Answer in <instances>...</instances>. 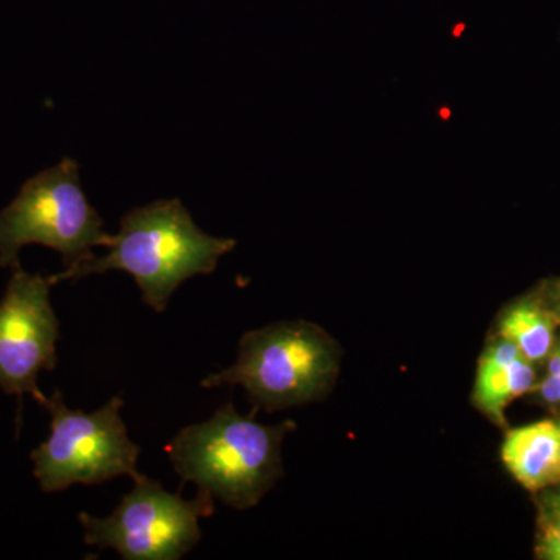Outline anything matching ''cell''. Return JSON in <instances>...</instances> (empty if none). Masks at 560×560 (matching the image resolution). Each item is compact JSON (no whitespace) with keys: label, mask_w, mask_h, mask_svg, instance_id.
Returning a JSON list of instances; mask_svg holds the SVG:
<instances>
[{"label":"cell","mask_w":560,"mask_h":560,"mask_svg":"<svg viewBox=\"0 0 560 560\" xmlns=\"http://www.w3.org/2000/svg\"><path fill=\"white\" fill-rule=\"evenodd\" d=\"M234 246L232 238L212 237L200 230L179 200L154 201L121 217L108 254L49 278L55 285L108 271L128 272L142 291L143 302L162 313L180 283L212 275Z\"/></svg>","instance_id":"cell-1"},{"label":"cell","mask_w":560,"mask_h":560,"mask_svg":"<svg viewBox=\"0 0 560 560\" xmlns=\"http://www.w3.org/2000/svg\"><path fill=\"white\" fill-rule=\"evenodd\" d=\"M291 430V422L261 425L228 401L206 422L180 430L165 452L183 482H195L235 510H248L282 475L280 445Z\"/></svg>","instance_id":"cell-2"},{"label":"cell","mask_w":560,"mask_h":560,"mask_svg":"<svg viewBox=\"0 0 560 560\" xmlns=\"http://www.w3.org/2000/svg\"><path fill=\"white\" fill-rule=\"evenodd\" d=\"M338 361L337 342L315 324H272L246 334L235 364L208 375L201 386L242 385L257 408L283 410L323 399L337 378Z\"/></svg>","instance_id":"cell-3"},{"label":"cell","mask_w":560,"mask_h":560,"mask_svg":"<svg viewBox=\"0 0 560 560\" xmlns=\"http://www.w3.org/2000/svg\"><path fill=\"white\" fill-rule=\"evenodd\" d=\"M103 228L105 221L81 189L79 164L65 158L28 179L0 210V267L16 270L24 246L43 245L72 270L94 257L95 246L108 248L113 235Z\"/></svg>","instance_id":"cell-4"},{"label":"cell","mask_w":560,"mask_h":560,"mask_svg":"<svg viewBox=\"0 0 560 560\" xmlns=\"http://www.w3.org/2000/svg\"><path fill=\"white\" fill-rule=\"evenodd\" d=\"M40 407L50 412V436L31 458L44 492H62L73 485L98 486L121 475L132 480L142 477L140 447L120 418V397H113L101 410L83 412L70 410L57 389Z\"/></svg>","instance_id":"cell-5"},{"label":"cell","mask_w":560,"mask_h":560,"mask_svg":"<svg viewBox=\"0 0 560 560\" xmlns=\"http://www.w3.org/2000/svg\"><path fill=\"white\" fill-rule=\"evenodd\" d=\"M108 517L81 512L84 541L101 550H116L127 560H178L201 540V518L215 512L213 495L198 490L191 500L140 477Z\"/></svg>","instance_id":"cell-6"},{"label":"cell","mask_w":560,"mask_h":560,"mask_svg":"<svg viewBox=\"0 0 560 560\" xmlns=\"http://www.w3.org/2000/svg\"><path fill=\"white\" fill-rule=\"evenodd\" d=\"M50 278L13 270L0 301V388L20 400L25 394L43 405L40 371L57 368L60 323L50 304Z\"/></svg>","instance_id":"cell-7"},{"label":"cell","mask_w":560,"mask_h":560,"mask_svg":"<svg viewBox=\"0 0 560 560\" xmlns=\"http://www.w3.org/2000/svg\"><path fill=\"white\" fill-rule=\"evenodd\" d=\"M537 385L534 364L512 342L499 338L488 346L478 364L474 401L486 416L504 422V410Z\"/></svg>","instance_id":"cell-8"},{"label":"cell","mask_w":560,"mask_h":560,"mask_svg":"<svg viewBox=\"0 0 560 560\" xmlns=\"http://www.w3.org/2000/svg\"><path fill=\"white\" fill-rule=\"evenodd\" d=\"M501 458L523 488L540 492L560 482V425L552 420L508 431Z\"/></svg>","instance_id":"cell-9"},{"label":"cell","mask_w":560,"mask_h":560,"mask_svg":"<svg viewBox=\"0 0 560 560\" xmlns=\"http://www.w3.org/2000/svg\"><path fill=\"white\" fill-rule=\"evenodd\" d=\"M556 320L539 298H523L500 320V337L512 342L533 364L548 359L556 346Z\"/></svg>","instance_id":"cell-10"},{"label":"cell","mask_w":560,"mask_h":560,"mask_svg":"<svg viewBox=\"0 0 560 560\" xmlns=\"http://www.w3.org/2000/svg\"><path fill=\"white\" fill-rule=\"evenodd\" d=\"M537 556L540 559L560 560V514L547 508L541 510Z\"/></svg>","instance_id":"cell-11"},{"label":"cell","mask_w":560,"mask_h":560,"mask_svg":"<svg viewBox=\"0 0 560 560\" xmlns=\"http://www.w3.org/2000/svg\"><path fill=\"white\" fill-rule=\"evenodd\" d=\"M533 390L548 407L560 408V345L552 348L547 359V375Z\"/></svg>","instance_id":"cell-12"},{"label":"cell","mask_w":560,"mask_h":560,"mask_svg":"<svg viewBox=\"0 0 560 560\" xmlns=\"http://www.w3.org/2000/svg\"><path fill=\"white\" fill-rule=\"evenodd\" d=\"M548 301L545 304L548 305L556 320L560 323V279L552 280L547 289Z\"/></svg>","instance_id":"cell-13"},{"label":"cell","mask_w":560,"mask_h":560,"mask_svg":"<svg viewBox=\"0 0 560 560\" xmlns=\"http://www.w3.org/2000/svg\"><path fill=\"white\" fill-rule=\"evenodd\" d=\"M550 489L551 490H548V493H545L544 495V501H541L544 506L541 508H547V510H551L560 514V482L558 486Z\"/></svg>","instance_id":"cell-14"},{"label":"cell","mask_w":560,"mask_h":560,"mask_svg":"<svg viewBox=\"0 0 560 560\" xmlns=\"http://www.w3.org/2000/svg\"><path fill=\"white\" fill-rule=\"evenodd\" d=\"M559 425H560V423H559Z\"/></svg>","instance_id":"cell-15"}]
</instances>
